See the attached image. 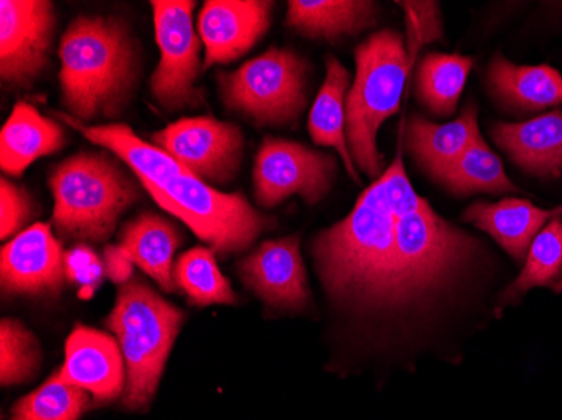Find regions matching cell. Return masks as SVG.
<instances>
[{"instance_id":"cell-27","label":"cell","mask_w":562,"mask_h":420,"mask_svg":"<svg viewBox=\"0 0 562 420\" xmlns=\"http://www.w3.org/2000/svg\"><path fill=\"white\" fill-rule=\"evenodd\" d=\"M177 286L195 306L236 305L238 296L232 283L223 276L217 266L216 252L210 248L189 249L177 259L173 268Z\"/></svg>"},{"instance_id":"cell-18","label":"cell","mask_w":562,"mask_h":420,"mask_svg":"<svg viewBox=\"0 0 562 420\" xmlns=\"http://www.w3.org/2000/svg\"><path fill=\"white\" fill-rule=\"evenodd\" d=\"M65 145L61 123L21 101L2 126L0 167L9 175L21 177L36 160L58 154Z\"/></svg>"},{"instance_id":"cell-16","label":"cell","mask_w":562,"mask_h":420,"mask_svg":"<svg viewBox=\"0 0 562 420\" xmlns=\"http://www.w3.org/2000/svg\"><path fill=\"white\" fill-rule=\"evenodd\" d=\"M559 216H562V205L541 208L526 198L507 197L495 204L475 202L469 205L462 220L487 232L514 261L522 262L533 239Z\"/></svg>"},{"instance_id":"cell-32","label":"cell","mask_w":562,"mask_h":420,"mask_svg":"<svg viewBox=\"0 0 562 420\" xmlns=\"http://www.w3.org/2000/svg\"><path fill=\"white\" fill-rule=\"evenodd\" d=\"M403 9L407 12L409 33L415 37L416 44L431 43L441 39L440 14L435 2H403Z\"/></svg>"},{"instance_id":"cell-31","label":"cell","mask_w":562,"mask_h":420,"mask_svg":"<svg viewBox=\"0 0 562 420\" xmlns=\"http://www.w3.org/2000/svg\"><path fill=\"white\" fill-rule=\"evenodd\" d=\"M65 271L66 280L80 284L83 298H90L106 276L105 264L88 246H78L66 252Z\"/></svg>"},{"instance_id":"cell-4","label":"cell","mask_w":562,"mask_h":420,"mask_svg":"<svg viewBox=\"0 0 562 420\" xmlns=\"http://www.w3.org/2000/svg\"><path fill=\"white\" fill-rule=\"evenodd\" d=\"M412 66L413 50L397 31H379L357 46L356 80L347 93L346 137L353 166L372 182L384 173L379 128L400 112Z\"/></svg>"},{"instance_id":"cell-26","label":"cell","mask_w":562,"mask_h":420,"mask_svg":"<svg viewBox=\"0 0 562 420\" xmlns=\"http://www.w3.org/2000/svg\"><path fill=\"white\" fill-rule=\"evenodd\" d=\"M437 180L454 195L520 194V189L505 173L501 159L482 137Z\"/></svg>"},{"instance_id":"cell-9","label":"cell","mask_w":562,"mask_h":420,"mask_svg":"<svg viewBox=\"0 0 562 420\" xmlns=\"http://www.w3.org/2000/svg\"><path fill=\"white\" fill-rule=\"evenodd\" d=\"M336 172L334 155L286 138L267 137L252 169L255 201L260 207L273 208L299 195L306 205H317L331 191Z\"/></svg>"},{"instance_id":"cell-7","label":"cell","mask_w":562,"mask_h":420,"mask_svg":"<svg viewBox=\"0 0 562 420\" xmlns=\"http://www.w3.org/2000/svg\"><path fill=\"white\" fill-rule=\"evenodd\" d=\"M308 63L271 47L233 72H220L221 100L260 126H295L308 103Z\"/></svg>"},{"instance_id":"cell-15","label":"cell","mask_w":562,"mask_h":420,"mask_svg":"<svg viewBox=\"0 0 562 420\" xmlns=\"http://www.w3.org/2000/svg\"><path fill=\"white\" fill-rule=\"evenodd\" d=\"M59 375L90 394L97 406L112 404L125 394L126 368L119 341L85 325H76L66 340Z\"/></svg>"},{"instance_id":"cell-29","label":"cell","mask_w":562,"mask_h":420,"mask_svg":"<svg viewBox=\"0 0 562 420\" xmlns=\"http://www.w3.org/2000/svg\"><path fill=\"white\" fill-rule=\"evenodd\" d=\"M41 366L40 341L18 320L0 325V382L4 387L24 384Z\"/></svg>"},{"instance_id":"cell-6","label":"cell","mask_w":562,"mask_h":420,"mask_svg":"<svg viewBox=\"0 0 562 420\" xmlns=\"http://www.w3.org/2000/svg\"><path fill=\"white\" fill-rule=\"evenodd\" d=\"M184 313L138 280L120 286L106 328L119 341L126 368L123 404L145 409L156 396Z\"/></svg>"},{"instance_id":"cell-13","label":"cell","mask_w":562,"mask_h":420,"mask_svg":"<svg viewBox=\"0 0 562 420\" xmlns=\"http://www.w3.org/2000/svg\"><path fill=\"white\" fill-rule=\"evenodd\" d=\"M61 241L47 224L22 230L0 251V284L8 295H53L66 277Z\"/></svg>"},{"instance_id":"cell-30","label":"cell","mask_w":562,"mask_h":420,"mask_svg":"<svg viewBox=\"0 0 562 420\" xmlns=\"http://www.w3.org/2000/svg\"><path fill=\"white\" fill-rule=\"evenodd\" d=\"M34 216V202L24 189L11 180H0V239H12Z\"/></svg>"},{"instance_id":"cell-2","label":"cell","mask_w":562,"mask_h":420,"mask_svg":"<svg viewBox=\"0 0 562 420\" xmlns=\"http://www.w3.org/2000/svg\"><path fill=\"white\" fill-rule=\"evenodd\" d=\"M90 144L112 151L140 180L151 198L186 223L216 254L245 251L274 226L273 217L258 213L243 194H224L173 160L154 144L142 140L125 123L87 125L68 113L53 112Z\"/></svg>"},{"instance_id":"cell-33","label":"cell","mask_w":562,"mask_h":420,"mask_svg":"<svg viewBox=\"0 0 562 420\" xmlns=\"http://www.w3.org/2000/svg\"><path fill=\"white\" fill-rule=\"evenodd\" d=\"M103 264H105L106 276L120 286L132 281L134 276V261L123 251L122 246H106L103 252Z\"/></svg>"},{"instance_id":"cell-22","label":"cell","mask_w":562,"mask_h":420,"mask_svg":"<svg viewBox=\"0 0 562 420\" xmlns=\"http://www.w3.org/2000/svg\"><path fill=\"white\" fill-rule=\"evenodd\" d=\"M120 246L135 266L156 281L164 292H176L173 256L181 246V234L170 220L156 214H142L126 224Z\"/></svg>"},{"instance_id":"cell-17","label":"cell","mask_w":562,"mask_h":420,"mask_svg":"<svg viewBox=\"0 0 562 420\" xmlns=\"http://www.w3.org/2000/svg\"><path fill=\"white\" fill-rule=\"evenodd\" d=\"M491 135L520 169L542 179H561L562 112L559 110L522 123H495Z\"/></svg>"},{"instance_id":"cell-28","label":"cell","mask_w":562,"mask_h":420,"mask_svg":"<svg viewBox=\"0 0 562 420\" xmlns=\"http://www.w3.org/2000/svg\"><path fill=\"white\" fill-rule=\"evenodd\" d=\"M90 407V394L50 375L37 390L19 400L11 420H80Z\"/></svg>"},{"instance_id":"cell-19","label":"cell","mask_w":562,"mask_h":420,"mask_svg":"<svg viewBox=\"0 0 562 420\" xmlns=\"http://www.w3.org/2000/svg\"><path fill=\"white\" fill-rule=\"evenodd\" d=\"M480 137L475 104H467L460 118L447 125L413 115L406 126L407 150L432 180L447 172Z\"/></svg>"},{"instance_id":"cell-25","label":"cell","mask_w":562,"mask_h":420,"mask_svg":"<svg viewBox=\"0 0 562 420\" xmlns=\"http://www.w3.org/2000/svg\"><path fill=\"white\" fill-rule=\"evenodd\" d=\"M473 68V58L429 53L418 68V98L432 115L448 118L457 112Z\"/></svg>"},{"instance_id":"cell-3","label":"cell","mask_w":562,"mask_h":420,"mask_svg":"<svg viewBox=\"0 0 562 420\" xmlns=\"http://www.w3.org/2000/svg\"><path fill=\"white\" fill-rule=\"evenodd\" d=\"M59 61L61 103L78 122L119 118L134 100L137 44L119 19H75L59 43Z\"/></svg>"},{"instance_id":"cell-5","label":"cell","mask_w":562,"mask_h":420,"mask_svg":"<svg viewBox=\"0 0 562 420\" xmlns=\"http://www.w3.org/2000/svg\"><path fill=\"white\" fill-rule=\"evenodd\" d=\"M53 226L65 239L105 242L125 211L140 198L137 183L105 154L81 151L49 173Z\"/></svg>"},{"instance_id":"cell-12","label":"cell","mask_w":562,"mask_h":420,"mask_svg":"<svg viewBox=\"0 0 562 420\" xmlns=\"http://www.w3.org/2000/svg\"><path fill=\"white\" fill-rule=\"evenodd\" d=\"M239 274L243 283L270 308L303 313L312 305L299 236L263 242L243 259Z\"/></svg>"},{"instance_id":"cell-24","label":"cell","mask_w":562,"mask_h":420,"mask_svg":"<svg viewBox=\"0 0 562 420\" xmlns=\"http://www.w3.org/2000/svg\"><path fill=\"white\" fill-rule=\"evenodd\" d=\"M533 287L562 293V217H554L533 239L519 277L498 296V313L519 305Z\"/></svg>"},{"instance_id":"cell-21","label":"cell","mask_w":562,"mask_h":420,"mask_svg":"<svg viewBox=\"0 0 562 420\" xmlns=\"http://www.w3.org/2000/svg\"><path fill=\"white\" fill-rule=\"evenodd\" d=\"M379 8L368 0H292L286 24L311 39L337 41L378 24Z\"/></svg>"},{"instance_id":"cell-11","label":"cell","mask_w":562,"mask_h":420,"mask_svg":"<svg viewBox=\"0 0 562 420\" xmlns=\"http://www.w3.org/2000/svg\"><path fill=\"white\" fill-rule=\"evenodd\" d=\"M56 33L55 5L47 0L0 2V78L12 88L36 83L49 63Z\"/></svg>"},{"instance_id":"cell-14","label":"cell","mask_w":562,"mask_h":420,"mask_svg":"<svg viewBox=\"0 0 562 420\" xmlns=\"http://www.w3.org/2000/svg\"><path fill=\"white\" fill-rule=\"evenodd\" d=\"M271 11L273 2L263 0H207L198 19L204 69L245 56L270 30Z\"/></svg>"},{"instance_id":"cell-23","label":"cell","mask_w":562,"mask_h":420,"mask_svg":"<svg viewBox=\"0 0 562 420\" xmlns=\"http://www.w3.org/2000/svg\"><path fill=\"white\" fill-rule=\"evenodd\" d=\"M325 68L327 75L324 84L308 116V134L318 147H331L337 150L349 175L359 182L361 179L350 157L346 137V103L350 90V72L334 56H328Z\"/></svg>"},{"instance_id":"cell-8","label":"cell","mask_w":562,"mask_h":420,"mask_svg":"<svg viewBox=\"0 0 562 420\" xmlns=\"http://www.w3.org/2000/svg\"><path fill=\"white\" fill-rule=\"evenodd\" d=\"M160 59L150 78V93L166 112L198 109L202 94L195 88L201 75V37L194 30L195 2L151 0Z\"/></svg>"},{"instance_id":"cell-20","label":"cell","mask_w":562,"mask_h":420,"mask_svg":"<svg viewBox=\"0 0 562 420\" xmlns=\"http://www.w3.org/2000/svg\"><path fill=\"white\" fill-rule=\"evenodd\" d=\"M487 78L495 100L510 112H542L562 104V75L552 66H517L495 55Z\"/></svg>"},{"instance_id":"cell-10","label":"cell","mask_w":562,"mask_h":420,"mask_svg":"<svg viewBox=\"0 0 562 420\" xmlns=\"http://www.w3.org/2000/svg\"><path fill=\"white\" fill-rule=\"evenodd\" d=\"M154 145L210 185L233 182L241 169L245 135L213 116L181 118L151 134Z\"/></svg>"},{"instance_id":"cell-1","label":"cell","mask_w":562,"mask_h":420,"mask_svg":"<svg viewBox=\"0 0 562 420\" xmlns=\"http://www.w3.org/2000/svg\"><path fill=\"white\" fill-rule=\"evenodd\" d=\"M480 248L413 189L397 151L349 216L318 232L312 254L334 302L404 311L425 308L457 286L475 266Z\"/></svg>"}]
</instances>
